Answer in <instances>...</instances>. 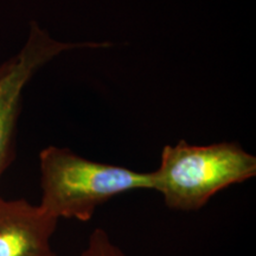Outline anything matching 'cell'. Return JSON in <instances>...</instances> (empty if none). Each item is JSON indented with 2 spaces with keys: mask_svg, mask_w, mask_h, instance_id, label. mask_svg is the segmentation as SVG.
Listing matches in <instances>:
<instances>
[{
  "mask_svg": "<svg viewBox=\"0 0 256 256\" xmlns=\"http://www.w3.org/2000/svg\"><path fill=\"white\" fill-rule=\"evenodd\" d=\"M40 171V206L58 220L88 222L112 198L134 190H153L152 172L94 162L66 147L42 150Z\"/></svg>",
  "mask_w": 256,
  "mask_h": 256,
  "instance_id": "1",
  "label": "cell"
},
{
  "mask_svg": "<svg viewBox=\"0 0 256 256\" xmlns=\"http://www.w3.org/2000/svg\"><path fill=\"white\" fill-rule=\"evenodd\" d=\"M256 176V156L236 142L166 145L160 165L152 171L153 190L176 211H197L211 198Z\"/></svg>",
  "mask_w": 256,
  "mask_h": 256,
  "instance_id": "2",
  "label": "cell"
},
{
  "mask_svg": "<svg viewBox=\"0 0 256 256\" xmlns=\"http://www.w3.org/2000/svg\"><path fill=\"white\" fill-rule=\"evenodd\" d=\"M110 46V42H60L32 22L22 49L0 64V178L14 160L22 98L31 78L64 52Z\"/></svg>",
  "mask_w": 256,
  "mask_h": 256,
  "instance_id": "3",
  "label": "cell"
},
{
  "mask_svg": "<svg viewBox=\"0 0 256 256\" xmlns=\"http://www.w3.org/2000/svg\"><path fill=\"white\" fill-rule=\"evenodd\" d=\"M57 224L40 204L0 197V256H57L51 244Z\"/></svg>",
  "mask_w": 256,
  "mask_h": 256,
  "instance_id": "4",
  "label": "cell"
},
{
  "mask_svg": "<svg viewBox=\"0 0 256 256\" xmlns=\"http://www.w3.org/2000/svg\"><path fill=\"white\" fill-rule=\"evenodd\" d=\"M81 256H126L106 230L98 228L89 235Z\"/></svg>",
  "mask_w": 256,
  "mask_h": 256,
  "instance_id": "5",
  "label": "cell"
}]
</instances>
